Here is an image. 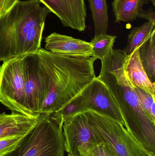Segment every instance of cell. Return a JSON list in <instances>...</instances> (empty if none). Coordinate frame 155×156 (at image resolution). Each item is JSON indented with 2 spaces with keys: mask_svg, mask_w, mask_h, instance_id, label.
<instances>
[{
  "mask_svg": "<svg viewBox=\"0 0 155 156\" xmlns=\"http://www.w3.org/2000/svg\"><path fill=\"white\" fill-rule=\"evenodd\" d=\"M31 117L57 112L96 76L93 57H69L41 48L22 57Z\"/></svg>",
  "mask_w": 155,
  "mask_h": 156,
  "instance_id": "6da1fadb",
  "label": "cell"
},
{
  "mask_svg": "<svg viewBox=\"0 0 155 156\" xmlns=\"http://www.w3.org/2000/svg\"><path fill=\"white\" fill-rule=\"evenodd\" d=\"M126 55L124 49H112L102 60L97 77L115 98L128 132L145 150L155 155V122L142 108L126 75L123 63Z\"/></svg>",
  "mask_w": 155,
  "mask_h": 156,
  "instance_id": "7a4b0ae2",
  "label": "cell"
},
{
  "mask_svg": "<svg viewBox=\"0 0 155 156\" xmlns=\"http://www.w3.org/2000/svg\"><path fill=\"white\" fill-rule=\"evenodd\" d=\"M39 0H17L0 17V62L37 52L51 12Z\"/></svg>",
  "mask_w": 155,
  "mask_h": 156,
  "instance_id": "3957f363",
  "label": "cell"
},
{
  "mask_svg": "<svg viewBox=\"0 0 155 156\" xmlns=\"http://www.w3.org/2000/svg\"><path fill=\"white\" fill-rule=\"evenodd\" d=\"M63 124L56 112L41 115L36 125L4 156H64Z\"/></svg>",
  "mask_w": 155,
  "mask_h": 156,
  "instance_id": "277c9868",
  "label": "cell"
},
{
  "mask_svg": "<svg viewBox=\"0 0 155 156\" xmlns=\"http://www.w3.org/2000/svg\"><path fill=\"white\" fill-rule=\"evenodd\" d=\"M89 110L109 117L125 127L115 98L105 83L96 77L56 112L62 115L64 120Z\"/></svg>",
  "mask_w": 155,
  "mask_h": 156,
  "instance_id": "5b68a950",
  "label": "cell"
},
{
  "mask_svg": "<svg viewBox=\"0 0 155 156\" xmlns=\"http://www.w3.org/2000/svg\"><path fill=\"white\" fill-rule=\"evenodd\" d=\"M84 112L93 131L117 156H155L141 146L123 125L95 111Z\"/></svg>",
  "mask_w": 155,
  "mask_h": 156,
  "instance_id": "8992f818",
  "label": "cell"
},
{
  "mask_svg": "<svg viewBox=\"0 0 155 156\" xmlns=\"http://www.w3.org/2000/svg\"><path fill=\"white\" fill-rule=\"evenodd\" d=\"M22 57L4 61L0 66V102L12 112L31 117L25 102Z\"/></svg>",
  "mask_w": 155,
  "mask_h": 156,
  "instance_id": "52a82bcc",
  "label": "cell"
},
{
  "mask_svg": "<svg viewBox=\"0 0 155 156\" xmlns=\"http://www.w3.org/2000/svg\"><path fill=\"white\" fill-rule=\"evenodd\" d=\"M65 148L72 156H88L92 149L103 143L93 131L85 113H79L63 120Z\"/></svg>",
  "mask_w": 155,
  "mask_h": 156,
  "instance_id": "ba28073f",
  "label": "cell"
},
{
  "mask_svg": "<svg viewBox=\"0 0 155 156\" xmlns=\"http://www.w3.org/2000/svg\"><path fill=\"white\" fill-rule=\"evenodd\" d=\"M58 17L64 27L82 32L86 28L85 0H39Z\"/></svg>",
  "mask_w": 155,
  "mask_h": 156,
  "instance_id": "9c48e42d",
  "label": "cell"
},
{
  "mask_svg": "<svg viewBox=\"0 0 155 156\" xmlns=\"http://www.w3.org/2000/svg\"><path fill=\"white\" fill-rule=\"evenodd\" d=\"M45 50L65 56L90 58L93 48L90 42L66 35L53 33L45 38Z\"/></svg>",
  "mask_w": 155,
  "mask_h": 156,
  "instance_id": "30bf717a",
  "label": "cell"
},
{
  "mask_svg": "<svg viewBox=\"0 0 155 156\" xmlns=\"http://www.w3.org/2000/svg\"><path fill=\"white\" fill-rule=\"evenodd\" d=\"M39 117H29L15 112L0 114V140L25 135L36 125Z\"/></svg>",
  "mask_w": 155,
  "mask_h": 156,
  "instance_id": "8fae6325",
  "label": "cell"
},
{
  "mask_svg": "<svg viewBox=\"0 0 155 156\" xmlns=\"http://www.w3.org/2000/svg\"><path fill=\"white\" fill-rule=\"evenodd\" d=\"M126 77L134 86L155 95V83L149 80L140 60L139 48L129 55H126L123 63Z\"/></svg>",
  "mask_w": 155,
  "mask_h": 156,
  "instance_id": "7c38bea8",
  "label": "cell"
},
{
  "mask_svg": "<svg viewBox=\"0 0 155 156\" xmlns=\"http://www.w3.org/2000/svg\"><path fill=\"white\" fill-rule=\"evenodd\" d=\"M145 0H114L112 3L116 23L135 21L143 10Z\"/></svg>",
  "mask_w": 155,
  "mask_h": 156,
  "instance_id": "4fadbf2b",
  "label": "cell"
},
{
  "mask_svg": "<svg viewBox=\"0 0 155 156\" xmlns=\"http://www.w3.org/2000/svg\"><path fill=\"white\" fill-rule=\"evenodd\" d=\"M95 28V36L107 34L109 25L106 0H88Z\"/></svg>",
  "mask_w": 155,
  "mask_h": 156,
  "instance_id": "5bb4252c",
  "label": "cell"
},
{
  "mask_svg": "<svg viewBox=\"0 0 155 156\" xmlns=\"http://www.w3.org/2000/svg\"><path fill=\"white\" fill-rule=\"evenodd\" d=\"M139 55L149 80L155 83V30L150 37L139 47Z\"/></svg>",
  "mask_w": 155,
  "mask_h": 156,
  "instance_id": "9a60e30c",
  "label": "cell"
},
{
  "mask_svg": "<svg viewBox=\"0 0 155 156\" xmlns=\"http://www.w3.org/2000/svg\"><path fill=\"white\" fill-rule=\"evenodd\" d=\"M155 30V25L145 22L139 27H133L128 35L127 45L124 49L127 55H131L148 39Z\"/></svg>",
  "mask_w": 155,
  "mask_h": 156,
  "instance_id": "2e32d148",
  "label": "cell"
},
{
  "mask_svg": "<svg viewBox=\"0 0 155 156\" xmlns=\"http://www.w3.org/2000/svg\"><path fill=\"white\" fill-rule=\"evenodd\" d=\"M116 37L105 34L95 36L90 42L93 48V56L95 59L103 60L106 56L113 49Z\"/></svg>",
  "mask_w": 155,
  "mask_h": 156,
  "instance_id": "e0dca14e",
  "label": "cell"
},
{
  "mask_svg": "<svg viewBox=\"0 0 155 156\" xmlns=\"http://www.w3.org/2000/svg\"><path fill=\"white\" fill-rule=\"evenodd\" d=\"M133 88L142 108L151 120L155 122V95L134 85Z\"/></svg>",
  "mask_w": 155,
  "mask_h": 156,
  "instance_id": "ac0fdd59",
  "label": "cell"
},
{
  "mask_svg": "<svg viewBox=\"0 0 155 156\" xmlns=\"http://www.w3.org/2000/svg\"><path fill=\"white\" fill-rule=\"evenodd\" d=\"M22 136H14L0 140V156H4L13 150Z\"/></svg>",
  "mask_w": 155,
  "mask_h": 156,
  "instance_id": "d6986e66",
  "label": "cell"
},
{
  "mask_svg": "<svg viewBox=\"0 0 155 156\" xmlns=\"http://www.w3.org/2000/svg\"><path fill=\"white\" fill-rule=\"evenodd\" d=\"M138 18L146 19L155 25V13L153 8H151L147 10H142L138 15Z\"/></svg>",
  "mask_w": 155,
  "mask_h": 156,
  "instance_id": "ffe728a7",
  "label": "cell"
},
{
  "mask_svg": "<svg viewBox=\"0 0 155 156\" xmlns=\"http://www.w3.org/2000/svg\"><path fill=\"white\" fill-rule=\"evenodd\" d=\"M17 0H0V17L7 12Z\"/></svg>",
  "mask_w": 155,
  "mask_h": 156,
  "instance_id": "44dd1931",
  "label": "cell"
},
{
  "mask_svg": "<svg viewBox=\"0 0 155 156\" xmlns=\"http://www.w3.org/2000/svg\"><path fill=\"white\" fill-rule=\"evenodd\" d=\"M88 156H106L103 142L95 147Z\"/></svg>",
  "mask_w": 155,
  "mask_h": 156,
  "instance_id": "7402d4cb",
  "label": "cell"
},
{
  "mask_svg": "<svg viewBox=\"0 0 155 156\" xmlns=\"http://www.w3.org/2000/svg\"><path fill=\"white\" fill-rule=\"evenodd\" d=\"M103 142L104 147L106 156H117L115 152L112 150V148L108 144H106L105 142Z\"/></svg>",
  "mask_w": 155,
  "mask_h": 156,
  "instance_id": "603a6c76",
  "label": "cell"
},
{
  "mask_svg": "<svg viewBox=\"0 0 155 156\" xmlns=\"http://www.w3.org/2000/svg\"><path fill=\"white\" fill-rule=\"evenodd\" d=\"M151 2L153 3L154 6L155 5V0H145L144 3L146 4L148 3Z\"/></svg>",
  "mask_w": 155,
  "mask_h": 156,
  "instance_id": "cb8c5ba5",
  "label": "cell"
},
{
  "mask_svg": "<svg viewBox=\"0 0 155 156\" xmlns=\"http://www.w3.org/2000/svg\"><path fill=\"white\" fill-rule=\"evenodd\" d=\"M68 156H72L71 155L68 154Z\"/></svg>",
  "mask_w": 155,
  "mask_h": 156,
  "instance_id": "d4e9b609",
  "label": "cell"
}]
</instances>
